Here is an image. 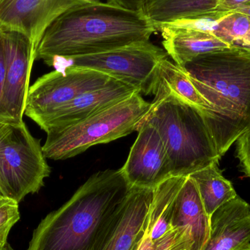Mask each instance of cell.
Segmentation results:
<instances>
[{
  "mask_svg": "<svg viewBox=\"0 0 250 250\" xmlns=\"http://www.w3.org/2000/svg\"><path fill=\"white\" fill-rule=\"evenodd\" d=\"M157 28L141 10L101 1L78 4L60 15L44 32L36 60L48 66L58 59L89 55L149 41Z\"/></svg>",
  "mask_w": 250,
  "mask_h": 250,
  "instance_id": "6da1fadb",
  "label": "cell"
},
{
  "mask_svg": "<svg viewBox=\"0 0 250 250\" xmlns=\"http://www.w3.org/2000/svg\"><path fill=\"white\" fill-rule=\"evenodd\" d=\"M182 67L211 106L203 117L222 157L250 128V48L233 45Z\"/></svg>",
  "mask_w": 250,
  "mask_h": 250,
  "instance_id": "7a4b0ae2",
  "label": "cell"
},
{
  "mask_svg": "<svg viewBox=\"0 0 250 250\" xmlns=\"http://www.w3.org/2000/svg\"><path fill=\"white\" fill-rule=\"evenodd\" d=\"M131 187L121 168L91 176L34 230L27 250H92Z\"/></svg>",
  "mask_w": 250,
  "mask_h": 250,
  "instance_id": "3957f363",
  "label": "cell"
},
{
  "mask_svg": "<svg viewBox=\"0 0 250 250\" xmlns=\"http://www.w3.org/2000/svg\"><path fill=\"white\" fill-rule=\"evenodd\" d=\"M151 104L141 122L153 125L160 134L173 176L187 177L219 162L221 157L200 110L170 95L154 97Z\"/></svg>",
  "mask_w": 250,
  "mask_h": 250,
  "instance_id": "277c9868",
  "label": "cell"
},
{
  "mask_svg": "<svg viewBox=\"0 0 250 250\" xmlns=\"http://www.w3.org/2000/svg\"><path fill=\"white\" fill-rule=\"evenodd\" d=\"M139 92L64 129L48 132L42 151L46 158H71L95 145L108 144L136 131L151 108Z\"/></svg>",
  "mask_w": 250,
  "mask_h": 250,
  "instance_id": "5b68a950",
  "label": "cell"
},
{
  "mask_svg": "<svg viewBox=\"0 0 250 250\" xmlns=\"http://www.w3.org/2000/svg\"><path fill=\"white\" fill-rule=\"evenodd\" d=\"M167 58L166 51L149 41L98 54L58 59L50 66L100 72L147 95H154L159 65Z\"/></svg>",
  "mask_w": 250,
  "mask_h": 250,
  "instance_id": "8992f818",
  "label": "cell"
},
{
  "mask_svg": "<svg viewBox=\"0 0 250 250\" xmlns=\"http://www.w3.org/2000/svg\"><path fill=\"white\" fill-rule=\"evenodd\" d=\"M51 168L40 141L32 136L23 122L13 125L0 147V192L21 202L38 192Z\"/></svg>",
  "mask_w": 250,
  "mask_h": 250,
  "instance_id": "52a82bcc",
  "label": "cell"
},
{
  "mask_svg": "<svg viewBox=\"0 0 250 250\" xmlns=\"http://www.w3.org/2000/svg\"><path fill=\"white\" fill-rule=\"evenodd\" d=\"M116 79L95 70L63 67L40 77L29 86L25 115L38 123L77 97Z\"/></svg>",
  "mask_w": 250,
  "mask_h": 250,
  "instance_id": "ba28073f",
  "label": "cell"
},
{
  "mask_svg": "<svg viewBox=\"0 0 250 250\" xmlns=\"http://www.w3.org/2000/svg\"><path fill=\"white\" fill-rule=\"evenodd\" d=\"M138 135L121 170L131 188L154 189L173 176L166 146L153 125L140 122Z\"/></svg>",
  "mask_w": 250,
  "mask_h": 250,
  "instance_id": "9c48e42d",
  "label": "cell"
},
{
  "mask_svg": "<svg viewBox=\"0 0 250 250\" xmlns=\"http://www.w3.org/2000/svg\"><path fill=\"white\" fill-rule=\"evenodd\" d=\"M154 189L131 188L92 250H137L146 229Z\"/></svg>",
  "mask_w": 250,
  "mask_h": 250,
  "instance_id": "30bf717a",
  "label": "cell"
},
{
  "mask_svg": "<svg viewBox=\"0 0 250 250\" xmlns=\"http://www.w3.org/2000/svg\"><path fill=\"white\" fill-rule=\"evenodd\" d=\"M83 0H0V31L19 32L36 48L47 28Z\"/></svg>",
  "mask_w": 250,
  "mask_h": 250,
  "instance_id": "8fae6325",
  "label": "cell"
},
{
  "mask_svg": "<svg viewBox=\"0 0 250 250\" xmlns=\"http://www.w3.org/2000/svg\"><path fill=\"white\" fill-rule=\"evenodd\" d=\"M6 32L8 55L4 90V114L9 123L20 124L23 122L37 48L25 35L19 32Z\"/></svg>",
  "mask_w": 250,
  "mask_h": 250,
  "instance_id": "7c38bea8",
  "label": "cell"
},
{
  "mask_svg": "<svg viewBox=\"0 0 250 250\" xmlns=\"http://www.w3.org/2000/svg\"><path fill=\"white\" fill-rule=\"evenodd\" d=\"M138 92L132 86L114 80L104 87L86 92L56 110L37 125L46 133L77 124L102 110Z\"/></svg>",
  "mask_w": 250,
  "mask_h": 250,
  "instance_id": "4fadbf2b",
  "label": "cell"
},
{
  "mask_svg": "<svg viewBox=\"0 0 250 250\" xmlns=\"http://www.w3.org/2000/svg\"><path fill=\"white\" fill-rule=\"evenodd\" d=\"M209 222L204 250H240L250 245V205L239 195L217 208Z\"/></svg>",
  "mask_w": 250,
  "mask_h": 250,
  "instance_id": "5bb4252c",
  "label": "cell"
},
{
  "mask_svg": "<svg viewBox=\"0 0 250 250\" xmlns=\"http://www.w3.org/2000/svg\"><path fill=\"white\" fill-rule=\"evenodd\" d=\"M163 37V45L175 64L183 67L193 59L230 48L231 44L220 39L211 32L191 30L162 25L158 28Z\"/></svg>",
  "mask_w": 250,
  "mask_h": 250,
  "instance_id": "9a60e30c",
  "label": "cell"
},
{
  "mask_svg": "<svg viewBox=\"0 0 250 250\" xmlns=\"http://www.w3.org/2000/svg\"><path fill=\"white\" fill-rule=\"evenodd\" d=\"M154 95H170L200 110L201 113L211 110L209 104L195 87L189 75L180 66L165 59L159 65Z\"/></svg>",
  "mask_w": 250,
  "mask_h": 250,
  "instance_id": "2e32d148",
  "label": "cell"
},
{
  "mask_svg": "<svg viewBox=\"0 0 250 250\" xmlns=\"http://www.w3.org/2000/svg\"><path fill=\"white\" fill-rule=\"evenodd\" d=\"M219 0H145L141 11L156 27L219 11Z\"/></svg>",
  "mask_w": 250,
  "mask_h": 250,
  "instance_id": "e0dca14e",
  "label": "cell"
},
{
  "mask_svg": "<svg viewBox=\"0 0 250 250\" xmlns=\"http://www.w3.org/2000/svg\"><path fill=\"white\" fill-rule=\"evenodd\" d=\"M188 176L196 185L204 209L209 218L217 208L238 195L233 184L223 176L219 162H214Z\"/></svg>",
  "mask_w": 250,
  "mask_h": 250,
  "instance_id": "ac0fdd59",
  "label": "cell"
},
{
  "mask_svg": "<svg viewBox=\"0 0 250 250\" xmlns=\"http://www.w3.org/2000/svg\"><path fill=\"white\" fill-rule=\"evenodd\" d=\"M250 32V18L239 12H229L213 34L231 45H240Z\"/></svg>",
  "mask_w": 250,
  "mask_h": 250,
  "instance_id": "d6986e66",
  "label": "cell"
},
{
  "mask_svg": "<svg viewBox=\"0 0 250 250\" xmlns=\"http://www.w3.org/2000/svg\"><path fill=\"white\" fill-rule=\"evenodd\" d=\"M20 219L19 203L8 197L0 196V245L7 242L10 230Z\"/></svg>",
  "mask_w": 250,
  "mask_h": 250,
  "instance_id": "ffe728a7",
  "label": "cell"
},
{
  "mask_svg": "<svg viewBox=\"0 0 250 250\" xmlns=\"http://www.w3.org/2000/svg\"><path fill=\"white\" fill-rule=\"evenodd\" d=\"M229 13V12L217 11L191 18V19L176 21L167 23V25L173 27L183 28V29H191V30L213 33L220 21Z\"/></svg>",
  "mask_w": 250,
  "mask_h": 250,
  "instance_id": "44dd1931",
  "label": "cell"
},
{
  "mask_svg": "<svg viewBox=\"0 0 250 250\" xmlns=\"http://www.w3.org/2000/svg\"><path fill=\"white\" fill-rule=\"evenodd\" d=\"M7 32L0 31V120L5 122L7 121L4 110V90L7 74Z\"/></svg>",
  "mask_w": 250,
  "mask_h": 250,
  "instance_id": "7402d4cb",
  "label": "cell"
},
{
  "mask_svg": "<svg viewBox=\"0 0 250 250\" xmlns=\"http://www.w3.org/2000/svg\"><path fill=\"white\" fill-rule=\"evenodd\" d=\"M236 156L241 170L250 179V128L244 132L236 142Z\"/></svg>",
  "mask_w": 250,
  "mask_h": 250,
  "instance_id": "603a6c76",
  "label": "cell"
},
{
  "mask_svg": "<svg viewBox=\"0 0 250 250\" xmlns=\"http://www.w3.org/2000/svg\"><path fill=\"white\" fill-rule=\"evenodd\" d=\"M250 5V0H219V11L232 12Z\"/></svg>",
  "mask_w": 250,
  "mask_h": 250,
  "instance_id": "cb8c5ba5",
  "label": "cell"
},
{
  "mask_svg": "<svg viewBox=\"0 0 250 250\" xmlns=\"http://www.w3.org/2000/svg\"><path fill=\"white\" fill-rule=\"evenodd\" d=\"M145 0H107V2L112 3L132 10H141Z\"/></svg>",
  "mask_w": 250,
  "mask_h": 250,
  "instance_id": "d4e9b609",
  "label": "cell"
},
{
  "mask_svg": "<svg viewBox=\"0 0 250 250\" xmlns=\"http://www.w3.org/2000/svg\"><path fill=\"white\" fill-rule=\"evenodd\" d=\"M234 11L243 13V14L246 15V16L250 18V5L247 6V7H241V8L237 9V10H234Z\"/></svg>",
  "mask_w": 250,
  "mask_h": 250,
  "instance_id": "484cf974",
  "label": "cell"
},
{
  "mask_svg": "<svg viewBox=\"0 0 250 250\" xmlns=\"http://www.w3.org/2000/svg\"><path fill=\"white\" fill-rule=\"evenodd\" d=\"M241 46H245L248 47V48H250V33L248 34V36L244 39V41H242V43H241Z\"/></svg>",
  "mask_w": 250,
  "mask_h": 250,
  "instance_id": "4316f807",
  "label": "cell"
},
{
  "mask_svg": "<svg viewBox=\"0 0 250 250\" xmlns=\"http://www.w3.org/2000/svg\"><path fill=\"white\" fill-rule=\"evenodd\" d=\"M0 250H14L11 248L8 242L4 244V245H0Z\"/></svg>",
  "mask_w": 250,
  "mask_h": 250,
  "instance_id": "83f0119b",
  "label": "cell"
},
{
  "mask_svg": "<svg viewBox=\"0 0 250 250\" xmlns=\"http://www.w3.org/2000/svg\"><path fill=\"white\" fill-rule=\"evenodd\" d=\"M240 250H250V245H248V246L246 247V248H243V249Z\"/></svg>",
  "mask_w": 250,
  "mask_h": 250,
  "instance_id": "f1b7e54d",
  "label": "cell"
},
{
  "mask_svg": "<svg viewBox=\"0 0 250 250\" xmlns=\"http://www.w3.org/2000/svg\"><path fill=\"white\" fill-rule=\"evenodd\" d=\"M83 1H86V2H87V1H100V0H83Z\"/></svg>",
  "mask_w": 250,
  "mask_h": 250,
  "instance_id": "f546056e",
  "label": "cell"
},
{
  "mask_svg": "<svg viewBox=\"0 0 250 250\" xmlns=\"http://www.w3.org/2000/svg\"><path fill=\"white\" fill-rule=\"evenodd\" d=\"M1 195H1V192H0V196H1Z\"/></svg>",
  "mask_w": 250,
  "mask_h": 250,
  "instance_id": "4dcf8cb0",
  "label": "cell"
}]
</instances>
